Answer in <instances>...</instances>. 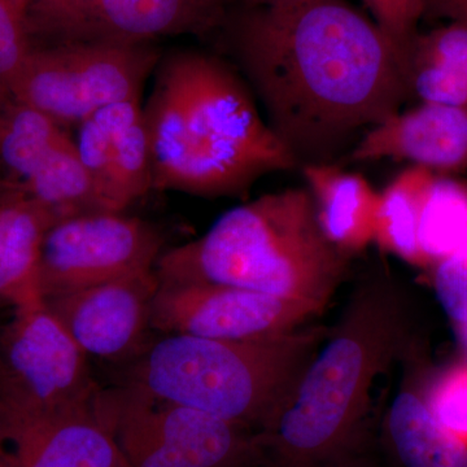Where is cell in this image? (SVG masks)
Here are the masks:
<instances>
[{
	"instance_id": "484cf974",
	"label": "cell",
	"mask_w": 467,
	"mask_h": 467,
	"mask_svg": "<svg viewBox=\"0 0 467 467\" xmlns=\"http://www.w3.org/2000/svg\"><path fill=\"white\" fill-rule=\"evenodd\" d=\"M371 14V20L380 32L395 46L402 60V54L420 30L422 21L420 0H364Z\"/></svg>"
},
{
	"instance_id": "f546056e",
	"label": "cell",
	"mask_w": 467,
	"mask_h": 467,
	"mask_svg": "<svg viewBox=\"0 0 467 467\" xmlns=\"http://www.w3.org/2000/svg\"><path fill=\"white\" fill-rule=\"evenodd\" d=\"M245 5H270L279 3L294 2V0H243Z\"/></svg>"
},
{
	"instance_id": "5bb4252c",
	"label": "cell",
	"mask_w": 467,
	"mask_h": 467,
	"mask_svg": "<svg viewBox=\"0 0 467 467\" xmlns=\"http://www.w3.org/2000/svg\"><path fill=\"white\" fill-rule=\"evenodd\" d=\"M97 401L54 416L0 422V445L12 465L129 467Z\"/></svg>"
},
{
	"instance_id": "836d02e7",
	"label": "cell",
	"mask_w": 467,
	"mask_h": 467,
	"mask_svg": "<svg viewBox=\"0 0 467 467\" xmlns=\"http://www.w3.org/2000/svg\"><path fill=\"white\" fill-rule=\"evenodd\" d=\"M223 2H225L227 5V3L232 2V0H223Z\"/></svg>"
},
{
	"instance_id": "d6a6232c",
	"label": "cell",
	"mask_w": 467,
	"mask_h": 467,
	"mask_svg": "<svg viewBox=\"0 0 467 467\" xmlns=\"http://www.w3.org/2000/svg\"><path fill=\"white\" fill-rule=\"evenodd\" d=\"M18 2H20V5H23V8L27 12L30 5H33L34 3L39 2V0H18Z\"/></svg>"
},
{
	"instance_id": "2e32d148",
	"label": "cell",
	"mask_w": 467,
	"mask_h": 467,
	"mask_svg": "<svg viewBox=\"0 0 467 467\" xmlns=\"http://www.w3.org/2000/svg\"><path fill=\"white\" fill-rule=\"evenodd\" d=\"M300 169L328 242L348 257L364 251L376 239L380 193L362 175L343 171L337 164Z\"/></svg>"
},
{
	"instance_id": "cb8c5ba5",
	"label": "cell",
	"mask_w": 467,
	"mask_h": 467,
	"mask_svg": "<svg viewBox=\"0 0 467 467\" xmlns=\"http://www.w3.org/2000/svg\"><path fill=\"white\" fill-rule=\"evenodd\" d=\"M427 407L451 434L467 442V361L441 371L423 389Z\"/></svg>"
},
{
	"instance_id": "8992f818",
	"label": "cell",
	"mask_w": 467,
	"mask_h": 467,
	"mask_svg": "<svg viewBox=\"0 0 467 467\" xmlns=\"http://www.w3.org/2000/svg\"><path fill=\"white\" fill-rule=\"evenodd\" d=\"M97 407L129 467H261L256 432L134 384L101 389Z\"/></svg>"
},
{
	"instance_id": "e575fe53",
	"label": "cell",
	"mask_w": 467,
	"mask_h": 467,
	"mask_svg": "<svg viewBox=\"0 0 467 467\" xmlns=\"http://www.w3.org/2000/svg\"><path fill=\"white\" fill-rule=\"evenodd\" d=\"M18 3H20V2H18Z\"/></svg>"
},
{
	"instance_id": "ba28073f",
	"label": "cell",
	"mask_w": 467,
	"mask_h": 467,
	"mask_svg": "<svg viewBox=\"0 0 467 467\" xmlns=\"http://www.w3.org/2000/svg\"><path fill=\"white\" fill-rule=\"evenodd\" d=\"M100 391L88 355L45 300L14 309L0 331V422L90 407Z\"/></svg>"
},
{
	"instance_id": "7402d4cb",
	"label": "cell",
	"mask_w": 467,
	"mask_h": 467,
	"mask_svg": "<svg viewBox=\"0 0 467 467\" xmlns=\"http://www.w3.org/2000/svg\"><path fill=\"white\" fill-rule=\"evenodd\" d=\"M113 189L117 211L125 212L153 190L152 159L140 99L109 107Z\"/></svg>"
},
{
	"instance_id": "7a4b0ae2",
	"label": "cell",
	"mask_w": 467,
	"mask_h": 467,
	"mask_svg": "<svg viewBox=\"0 0 467 467\" xmlns=\"http://www.w3.org/2000/svg\"><path fill=\"white\" fill-rule=\"evenodd\" d=\"M155 72L143 106L153 189L232 195L263 175L297 167L226 61L180 51L160 58Z\"/></svg>"
},
{
	"instance_id": "1f68e13d",
	"label": "cell",
	"mask_w": 467,
	"mask_h": 467,
	"mask_svg": "<svg viewBox=\"0 0 467 467\" xmlns=\"http://www.w3.org/2000/svg\"><path fill=\"white\" fill-rule=\"evenodd\" d=\"M15 186H16V184L8 182V181L3 180V178L0 177V195L5 192H8L9 189H12V187Z\"/></svg>"
},
{
	"instance_id": "52a82bcc",
	"label": "cell",
	"mask_w": 467,
	"mask_h": 467,
	"mask_svg": "<svg viewBox=\"0 0 467 467\" xmlns=\"http://www.w3.org/2000/svg\"><path fill=\"white\" fill-rule=\"evenodd\" d=\"M160 58L153 45L32 46L0 94L41 110L63 128H77L112 104L140 99Z\"/></svg>"
},
{
	"instance_id": "7c38bea8",
	"label": "cell",
	"mask_w": 467,
	"mask_h": 467,
	"mask_svg": "<svg viewBox=\"0 0 467 467\" xmlns=\"http://www.w3.org/2000/svg\"><path fill=\"white\" fill-rule=\"evenodd\" d=\"M159 287L155 267L45 301L88 358H124L143 350Z\"/></svg>"
},
{
	"instance_id": "3957f363",
	"label": "cell",
	"mask_w": 467,
	"mask_h": 467,
	"mask_svg": "<svg viewBox=\"0 0 467 467\" xmlns=\"http://www.w3.org/2000/svg\"><path fill=\"white\" fill-rule=\"evenodd\" d=\"M410 339L404 295L362 285L296 389L256 432L261 467H313L367 442L370 389Z\"/></svg>"
},
{
	"instance_id": "ffe728a7",
	"label": "cell",
	"mask_w": 467,
	"mask_h": 467,
	"mask_svg": "<svg viewBox=\"0 0 467 467\" xmlns=\"http://www.w3.org/2000/svg\"><path fill=\"white\" fill-rule=\"evenodd\" d=\"M436 177L425 168L410 167L380 192L374 242L413 265L426 266L418 230L423 202Z\"/></svg>"
},
{
	"instance_id": "83f0119b",
	"label": "cell",
	"mask_w": 467,
	"mask_h": 467,
	"mask_svg": "<svg viewBox=\"0 0 467 467\" xmlns=\"http://www.w3.org/2000/svg\"><path fill=\"white\" fill-rule=\"evenodd\" d=\"M422 20L467 26V0H420Z\"/></svg>"
},
{
	"instance_id": "9a60e30c",
	"label": "cell",
	"mask_w": 467,
	"mask_h": 467,
	"mask_svg": "<svg viewBox=\"0 0 467 467\" xmlns=\"http://www.w3.org/2000/svg\"><path fill=\"white\" fill-rule=\"evenodd\" d=\"M57 218L18 186L0 195V300L12 309L39 303L42 245Z\"/></svg>"
},
{
	"instance_id": "8fae6325",
	"label": "cell",
	"mask_w": 467,
	"mask_h": 467,
	"mask_svg": "<svg viewBox=\"0 0 467 467\" xmlns=\"http://www.w3.org/2000/svg\"><path fill=\"white\" fill-rule=\"evenodd\" d=\"M322 310L306 301L236 285L160 282L150 327L207 339H266L297 330Z\"/></svg>"
},
{
	"instance_id": "5b68a950",
	"label": "cell",
	"mask_w": 467,
	"mask_h": 467,
	"mask_svg": "<svg viewBox=\"0 0 467 467\" xmlns=\"http://www.w3.org/2000/svg\"><path fill=\"white\" fill-rule=\"evenodd\" d=\"M325 327L257 340L165 335L135 359L129 384L257 432L294 392Z\"/></svg>"
},
{
	"instance_id": "e0dca14e",
	"label": "cell",
	"mask_w": 467,
	"mask_h": 467,
	"mask_svg": "<svg viewBox=\"0 0 467 467\" xmlns=\"http://www.w3.org/2000/svg\"><path fill=\"white\" fill-rule=\"evenodd\" d=\"M382 448L391 467H467V442L436 420L416 389H401L389 405Z\"/></svg>"
},
{
	"instance_id": "30bf717a",
	"label": "cell",
	"mask_w": 467,
	"mask_h": 467,
	"mask_svg": "<svg viewBox=\"0 0 467 467\" xmlns=\"http://www.w3.org/2000/svg\"><path fill=\"white\" fill-rule=\"evenodd\" d=\"M162 238L125 212H94L57 220L42 245L39 284L45 299L155 269Z\"/></svg>"
},
{
	"instance_id": "277c9868",
	"label": "cell",
	"mask_w": 467,
	"mask_h": 467,
	"mask_svg": "<svg viewBox=\"0 0 467 467\" xmlns=\"http://www.w3.org/2000/svg\"><path fill=\"white\" fill-rule=\"evenodd\" d=\"M348 256L326 238L308 189L265 193L230 209L204 235L164 251L161 284L236 285L325 309Z\"/></svg>"
},
{
	"instance_id": "d6986e66",
	"label": "cell",
	"mask_w": 467,
	"mask_h": 467,
	"mask_svg": "<svg viewBox=\"0 0 467 467\" xmlns=\"http://www.w3.org/2000/svg\"><path fill=\"white\" fill-rule=\"evenodd\" d=\"M67 137L41 110L0 94V168L8 182L20 186Z\"/></svg>"
},
{
	"instance_id": "603a6c76",
	"label": "cell",
	"mask_w": 467,
	"mask_h": 467,
	"mask_svg": "<svg viewBox=\"0 0 467 467\" xmlns=\"http://www.w3.org/2000/svg\"><path fill=\"white\" fill-rule=\"evenodd\" d=\"M418 241L426 265L467 245V184L435 178L423 202Z\"/></svg>"
},
{
	"instance_id": "6da1fadb",
	"label": "cell",
	"mask_w": 467,
	"mask_h": 467,
	"mask_svg": "<svg viewBox=\"0 0 467 467\" xmlns=\"http://www.w3.org/2000/svg\"><path fill=\"white\" fill-rule=\"evenodd\" d=\"M223 27L297 167L337 164L410 98L395 46L347 0L245 5Z\"/></svg>"
},
{
	"instance_id": "9c48e42d",
	"label": "cell",
	"mask_w": 467,
	"mask_h": 467,
	"mask_svg": "<svg viewBox=\"0 0 467 467\" xmlns=\"http://www.w3.org/2000/svg\"><path fill=\"white\" fill-rule=\"evenodd\" d=\"M223 0H39L26 12L32 46L153 45L223 27Z\"/></svg>"
},
{
	"instance_id": "4dcf8cb0",
	"label": "cell",
	"mask_w": 467,
	"mask_h": 467,
	"mask_svg": "<svg viewBox=\"0 0 467 467\" xmlns=\"http://www.w3.org/2000/svg\"><path fill=\"white\" fill-rule=\"evenodd\" d=\"M0 467H14L12 461L9 459L7 451L0 445Z\"/></svg>"
},
{
	"instance_id": "44dd1931",
	"label": "cell",
	"mask_w": 467,
	"mask_h": 467,
	"mask_svg": "<svg viewBox=\"0 0 467 467\" xmlns=\"http://www.w3.org/2000/svg\"><path fill=\"white\" fill-rule=\"evenodd\" d=\"M18 187L52 212L57 220L104 212L70 135Z\"/></svg>"
},
{
	"instance_id": "4316f807",
	"label": "cell",
	"mask_w": 467,
	"mask_h": 467,
	"mask_svg": "<svg viewBox=\"0 0 467 467\" xmlns=\"http://www.w3.org/2000/svg\"><path fill=\"white\" fill-rule=\"evenodd\" d=\"M30 48L26 9L18 0H0V86L15 75Z\"/></svg>"
},
{
	"instance_id": "4fadbf2b",
	"label": "cell",
	"mask_w": 467,
	"mask_h": 467,
	"mask_svg": "<svg viewBox=\"0 0 467 467\" xmlns=\"http://www.w3.org/2000/svg\"><path fill=\"white\" fill-rule=\"evenodd\" d=\"M395 160L434 174L467 169V109L420 103L371 128L350 150V161Z\"/></svg>"
},
{
	"instance_id": "f1b7e54d",
	"label": "cell",
	"mask_w": 467,
	"mask_h": 467,
	"mask_svg": "<svg viewBox=\"0 0 467 467\" xmlns=\"http://www.w3.org/2000/svg\"><path fill=\"white\" fill-rule=\"evenodd\" d=\"M313 467H383L368 451V441L352 450L344 451L334 459Z\"/></svg>"
},
{
	"instance_id": "ac0fdd59",
	"label": "cell",
	"mask_w": 467,
	"mask_h": 467,
	"mask_svg": "<svg viewBox=\"0 0 467 467\" xmlns=\"http://www.w3.org/2000/svg\"><path fill=\"white\" fill-rule=\"evenodd\" d=\"M401 67L409 97L467 109V26L445 23L418 32Z\"/></svg>"
},
{
	"instance_id": "d4e9b609",
	"label": "cell",
	"mask_w": 467,
	"mask_h": 467,
	"mask_svg": "<svg viewBox=\"0 0 467 467\" xmlns=\"http://www.w3.org/2000/svg\"><path fill=\"white\" fill-rule=\"evenodd\" d=\"M439 303L459 333L467 330V245L435 264Z\"/></svg>"
}]
</instances>
